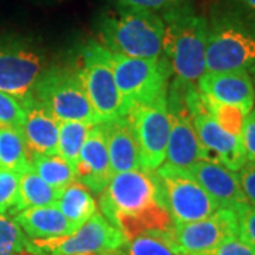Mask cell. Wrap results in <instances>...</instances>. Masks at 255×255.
<instances>
[{
	"instance_id": "1",
	"label": "cell",
	"mask_w": 255,
	"mask_h": 255,
	"mask_svg": "<svg viewBox=\"0 0 255 255\" xmlns=\"http://www.w3.org/2000/svg\"><path fill=\"white\" fill-rule=\"evenodd\" d=\"M100 209L128 241L145 234H167L174 224L164 206L157 176L145 169L112 174L100 194Z\"/></svg>"
},
{
	"instance_id": "2",
	"label": "cell",
	"mask_w": 255,
	"mask_h": 255,
	"mask_svg": "<svg viewBox=\"0 0 255 255\" xmlns=\"http://www.w3.org/2000/svg\"><path fill=\"white\" fill-rule=\"evenodd\" d=\"M206 71L255 75V11L238 0H217L211 6Z\"/></svg>"
},
{
	"instance_id": "3",
	"label": "cell",
	"mask_w": 255,
	"mask_h": 255,
	"mask_svg": "<svg viewBox=\"0 0 255 255\" xmlns=\"http://www.w3.org/2000/svg\"><path fill=\"white\" fill-rule=\"evenodd\" d=\"M98 43L114 54L133 58L163 55L164 21L159 13L115 6L95 23Z\"/></svg>"
},
{
	"instance_id": "4",
	"label": "cell",
	"mask_w": 255,
	"mask_h": 255,
	"mask_svg": "<svg viewBox=\"0 0 255 255\" xmlns=\"http://www.w3.org/2000/svg\"><path fill=\"white\" fill-rule=\"evenodd\" d=\"M164 21L163 55L176 78L196 84L206 73L207 18L184 3L160 13Z\"/></svg>"
},
{
	"instance_id": "5",
	"label": "cell",
	"mask_w": 255,
	"mask_h": 255,
	"mask_svg": "<svg viewBox=\"0 0 255 255\" xmlns=\"http://www.w3.org/2000/svg\"><path fill=\"white\" fill-rule=\"evenodd\" d=\"M31 98L43 105L58 122L101 124L75 67H47L33 87Z\"/></svg>"
},
{
	"instance_id": "6",
	"label": "cell",
	"mask_w": 255,
	"mask_h": 255,
	"mask_svg": "<svg viewBox=\"0 0 255 255\" xmlns=\"http://www.w3.org/2000/svg\"><path fill=\"white\" fill-rule=\"evenodd\" d=\"M111 63L121 97V117L167 92V82L173 73L164 55L133 58L111 53Z\"/></svg>"
},
{
	"instance_id": "7",
	"label": "cell",
	"mask_w": 255,
	"mask_h": 255,
	"mask_svg": "<svg viewBox=\"0 0 255 255\" xmlns=\"http://www.w3.org/2000/svg\"><path fill=\"white\" fill-rule=\"evenodd\" d=\"M47 67L46 51L33 38L0 34V91L23 104L31 97L34 84Z\"/></svg>"
},
{
	"instance_id": "8",
	"label": "cell",
	"mask_w": 255,
	"mask_h": 255,
	"mask_svg": "<svg viewBox=\"0 0 255 255\" xmlns=\"http://www.w3.org/2000/svg\"><path fill=\"white\" fill-rule=\"evenodd\" d=\"M75 70L101 124L119 118L121 97L114 77L110 51L95 40L88 41L80 51Z\"/></svg>"
},
{
	"instance_id": "9",
	"label": "cell",
	"mask_w": 255,
	"mask_h": 255,
	"mask_svg": "<svg viewBox=\"0 0 255 255\" xmlns=\"http://www.w3.org/2000/svg\"><path fill=\"white\" fill-rule=\"evenodd\" d=\"M166 209L173 223H193L211 217L220 206L189 170L162 164L155 170Z\"/></svg>"
},
{
	"instance_id": "10",
	"label": "cell",
	"mask_w": 255,
	"mask_h": 255,
	"mask_svg": "<svg viewBox=\"0 0 255 255\" xmlns=\"http://www.w3.org/2000/svg\"><path fill=\"white\" fill-rule=\"evenodd\" d=\"M122 231L112 226L100 211L73 234L47 240H28L27 251L36 255H74L80 253H105L127 247Z\"/></svg>"
},
{
	"instance_id": "11",
	"label": "cell",
	"mask_w": 255,
	"mask_h": 255,
	"mask_svg": "<svg viewBox=\"0 0 255 255\" xmlns=\"http://www.w3.org/2000/svg\"><path fill=\"white\" fill-rule=\"evenodd\" d=\"M186 104L193 117V124L203 149L204 160L223 164L231 172L237 173L247 163L241 137L226 132L211 118L204 108L200 91L194 84H187L186 87Z\"/></svg>"
},
{
	"instance_id": "12",
	"label": "cell",
	"mask_w": 255,
	"mask_h": 255,
	"mask_svg": "<svg viewBox=\"0 0 255 255\" xmlns=\"http://www.w3.org/2000/svg\"><path fill=\"white\" fill-rule=\"evenodd\" d=\"M189 82L174 78L167 90V108L170 130L164 164L182 170H190L193 164L204 160L199 137L194 129L191 112L186 104V87Z\"/></svg>"
},
{
	"instance_id": "13",
	"label": "cell",
	"mask_w": 255,
	"mask_h": 255,
	"mask_svg": "<svg viewBox=\"0 0 255 255\" xmlns=\"http://www.w3.org/2000/svg\"><path fill=\"white\" fill-rule=\"evenodd\" d=\"M128 117L136 133L140 167L155 172L166 160L170 119L167 108V92L155 101L136 107Z\"/></svg>"
},
{
	"instance_id": "14",
	"label": "cell",
	"mask_w": 255,
	"mask_h": 255,
	"mask_svg": "<svg viewBox=\"0 0 255 255\" xmlns=\"http://www.w3.org/2000/svg\"><path fill=\"white\" fill-rule=\"evenodd\" d=\"M177 255H207L230 236H238L237 214L217 210L211 217L193 223H174L170 233L162 234Z\"/></svg>"
},
{
	"instance_id": "15",
	"label": "cell",
	"mask_w": 255,
	"mask_h": 255,
	"mask_svg": "<svg viewBox=\"0 0 255 255\" xmlns=\"http://www.w3.org/2000/svg\"><path fill=\"white\" fill-rule=\"evenodd\" d=\"M74 169L77 182L84 184L90 191L101 194L107 189L112 177V170L104 124H97L90 128Z\"/></svg>"
},
{
	"instance_id": "16",
	"label": "cell",
	"mask_w": 255,
	"mask_h": 255,
	"mask_svg": "<svg viewBox=\"0 0 255 255\" xmlns=\"http://www.w3.org/2000/svg\"><path fill=\"white\" fill-rule=\"evenodd\" d=\"M197 90L210 100L240 107L247 114L255 105L254 82L244 71H206L197 81Z\"/></svg>"
},
{
	"instance_id": "17",
	"label": "cell",
	"mask_w": 255,
	"mask_h": 255,
	"mask_svg": "<svg viewBox=\"0 0 255 255\" xmlns=\"http://www.w3.org/2000/svg\"><path fill=\"white\" fill-rule=\"evenodd\" d=\"M189 172L216 200L220 209H228L238 213L248 204L241 190L237 173L231 172L223 164L210 160H199L193 164Z\"/></svg>"
},
{
	"instance_id": "18",
	"label": "cell",
	"mask_w": 255,
	"mask_h": 255,
	"mask_svg": "<svg viewBox=\"0 0 255 255\" xmlns=\"http://www.w3.org/2000/svg\"><path fill=\"white\" fill-rule=\"evenodd\" d=\"M21 105L26 114L21 133L24 136L30 156L57 155L60 122L31 97Z\"/></svg>"
},
{
	"instance_id": "19",
	"label": "cell",
	"mask_w": 255,
	"mask_h": 255,
	"mask_svg": "<svg viewBox=\"0 0 255 255\" xmlns=\"http://www.w3.org/2000/svg\"><path fill=\"white\" fill-rule=\"evenodd\" d=\"M112 174L142 169L136 133L130 118L119 117L104 124Z\"/></svg>"
},
{
	"instance_id": "20",
	"label": "cell",
	"mask_w": 255,
	"mask_h": 255,
	"mask_svg": "<svg viewBox=\"0 0 255 255\" xmlns=\"http://www.w3.org/2000/svg\"><path fill=\"white\" fill-rule=\"evenodd\" d=\"M28 240H47L73 234L74 228L57 206L31 207L13 216Z\"/></svg>"
},
{
	"instance_id": "21",
	"label": "cell",
	"mask_w": 255,
	"mask_h": 255,
	"mask_svg": "<svg viewBox=\"0 0 255 255\" xmlns=\"http://www.w3.org/2000/svg\"><path fill=\"white\" fill-rule=\"evenodd\" d=\"M55 206L68 220L74 231H77L84 223H87L94 214L98 213V204L94 200L91 191L77 180L70 183L60 191Z\"/></svg>"
},
{
	"instance_id": "22",
	"label": "cell",
	"mask_w": 255,
	"mask_h": 255,
	"mask_svg": "<svg viewBox=\"0 0 255 255\" xmlns=\"http://www.w3.org/2000/svg\"><path fill=\"white\" fill-rule=\"evenodd\" d=\"M0 169L17 174L31 170L30 152L20 130L0 128Z\"/></svg>"
},
{
	"instance_id": "23",
	"label": "cell",
	"mask_w": 255,
	"mask_h": 255,
	"mask_svg": "<svg viewBox=\"0 0 255 255\" xmlns=\"http://www.w3.org/2000/svg\"><path fill=\"white\" fill-rule=\"evenodd\" d=\"M61 191V190H60ZM60 191L47 184L31 169L20 174L18 179V211L31 207H50L55 206Z\"/></svg>"
},
{
	"instance_id": "24",
	"label": "cell",
	"mask_w": 255,
	"mask_h": 255,
	"mask_svg": "<svg viewBox=\"0 0 255 255\" xmlns=\"http://www.w3.org/2000/svg\"><path fill=\"white\" fill-rule=\"evenodd\" d=\"M31 169L47 184L55 190H63L65 186L77 180L75 169L58 155H31Z\"/></svg>"
},
{
	"instance_id": "25",
	"label": "cell",
	"mask_w": 255,
	"mask_h": 255,
	"mask_svg": "<svg viewBox=\"0 0 255 255\" xmlns=\"http://www.w3.org/2000/svg\"><path fill=\"white\" fill-rule=\"evenodd\" d=\"M91 124L80 122V121H65L60 122L58 128V155L63 157L65 162L75 167L78 162L81 147L90 132Z\"/></svg>"
},
{
	"instance_id": "26",
	"label": "cell",
	"mask_w": 255,
	"mask_h": 255,
	"mask_svg": "<svg viewBox=\"0 0 255 255\" xmlns=\"http://www.w3.org/2000/svg\"><path fill=\"white\" fill-rule=\"evenodd\" d=\"M201 98H203L204 108L207 110L211 118L214 119L220 127L228 133L241 137L244 121L247 117L246 111L240 107H236V105H228V104H221L217 101L210 100L203 94H201Z\"/></svg>"
},
{
	"instance_id": "27",
	"label": "cell",
	"mask_w": 255,
	"mask_h": 255,
	"mask_svg": "<svg viewBox=\"0 0 255 255\" xmlns=\"http://www.w3.org/2000/svg\"><path fill=\"white\" fill-rule=\"evenodd\" d=\"M28 238L14 219L0 214V255H17L27 250Z\"/></svg>"
},
{
	"instance_id": "28",
	"label": "cell",
	"mask_w": 255,
	"mask_h": 255,
	"mask_svg": "<svg viewBox=\"0 0 255 255\" xmlns=\"http://www.w3.org/2000/svg\"><path fill=\"white\" fill-rule=\"evenodd\" d=\"M127 255H177L162 234H145L127 243Z\"/></svg>"
},
{
	"instance_id": "29",
	"label": "cell",
	"mask_w": 255,
	"mask_h": 255,
	"mask_svg": "<svg viewBox=\"0 0 255 255\" xmlns=\"http://www.w3.org/2000/svg\"><path fill=\"white\" fill-rule=\"evenodd\" d=\"M18 179L20 174L0 169V214L18 213Z\"/></svg>"
},
{
	"instance_id": "30",
	"label": "cell",
	"mask_w": 255,
	"mask_h": 255,
	"mask_svg": "<svg viewBox=\"0 0 255 255\" xmlns=\"http://www.w3.org/2000/svg\"><path fill=\"white\" fill-rule=\"evenodd\" d=\"M24 117L26 114L23 105L11 95L0 91V128H9L21 132Z\"/></svg>"
},
{
	"instance_id": "31",
	"label": "cell",
	"mask_w": 255,
	"mask_h": 255,
	"mask_svg": "<svg viewBox=\"0 0 255 255\" xmlns=\"http://www.w3.org/2000/svg\"><path fill=\"white\" fill-rule=\"evenodd\" d=\"M111 1L115 6L147 10V11H153V13H159V14L166 10L189 3V0H111Z\"/></svg>"
},
{
	"instance_id": "32",
	"label": "cell",
	"mask_w": 255,
	"mask_h": 255,
	"mask_svg": "<svg viewBox=\"0 0 255 255\" xmlns=\"http://www.w3.org/2000/svg\"><path fill=\"white\" fill-rule=\"evenodd\" d=\"M237 214L238 237L255 250V207L247 204Z\"/></svg>"
},
{
	"instance_id": "33",
	"label": "cell",
	"mask_w": 255,
	"mask_h": 255,
	"mask_svg": "<svg viewBox=\"0 0 255 255\" xmlns=\"http://www.w3.org/2000/svg\"><path fill=\"white\" fill-rule=\"evenodd\" d=\"M241 142L248 163H255V108L247 114L241 132Z\"/></svg>"
},
{
	"instance_id": "34",
	"label": "cell",
	"mask_w": 255,
	"mask_h": 255,
	"mask_svg": "<svg viewBox=\"0 0 255 255\" xmlns=\"http://www.w3.org/2000/svg\"><path fill=\"white\" fill-rule=\"evenodd\" d=\"M207 255H255V250L247 246L238 236H230Z\"/></svg>"
},
{
	"instance_id": "35",
	"label": "cell",
	"mask_w": 255,
	"mask_h": 255,
	"mask_svg": "<svg viewBox=\"0 0 255 255\" xmlns=\"http://www.w3.org/2000/svg\"><path fill=\"white\" fill-rule=\"evenodd\" d=\"M237 177L247 203L255 207V163L247 162L237 172Z\"/></svg>"
},
{
	"instance_id": "36",
	"label": "cell",
	"mask_w": 255,
	"mask_h": 255,
	"mask_svg": "<svg viewBox=\"0 0 255 255\" xmlns=\"http://www.w3.org/2000/svg\"><path fill=\"white\" fill-rule=\"evenodd\" d=\"M240 3H243L244 6L247 7H250L251 10H254L255 11V0H238Z\"/></svg>"
},
{
	"instance_id": "37",
	"label": "cell",
	"mask_w": 255,
	"mask_h": 255,
	"mask_svg": "<svg viewBox=\"0 0 255 255\" xmlns=\"http://www.w3.org/2000/svg\"><path fill=\"white\" fill-rule=\"evenodd\" d=\"M98 255H127L122 250H115V251H105V253H100Z\"/></svg>"
},
{
	"instance_id": "38",
	"label": "cell",
	"mask_w": 255,
	"mask_h": 255,
	"mask_svg": "<svg viewBox=\"0 0 255 255\" xmlns=\"http://www.w3.org/2000/svg\"><path fill=\"white\" fill-rule=\"evenodd\" d=\"M37 1H41V3H60L64 0H37Z\"/></svg>"
},
{
	"instance_id": "39",
	"label": "cell",
	"mask_w": 255,
	"mask_h": 255,
	"mask_svg": "<svg viewBox=\"0 0 255 255\" xmlns=\"http://www.w3.org/2000/svg\"><path fill=\"white\" fill-rule=\"evenodd\" d=\"M17 255H36V254H33V253H30V251H27V250H24V251L18 253Z\"/></svg>"
},
{
	"instance_id": "40",
	"label": "cell",
	"mask_w": 255,
	"mask_h": 255,
	"mask_svg": "<svg viewBox=\"0 0 255 255\" xmlns=\"http://www.w3.org/2000/svg\"><path fill=\"white\" fill-rule=\"evenodd\" d=\"M74 255H98L97 253H80V254H74Z\"/></svg>"
},
{
	"instance_id": "41",
	"label": "cell",
	"mask_w": 255,
	"mask_h": 255,
	"mask_svg": "<svg viewBox=\"0 0 255 255\" xmlns=\"http://www.w3.org/2000/svg\"><path fill=\"white\" fill-rule=\"evenodd\" d=\"M254 88H255V84H254Z\"/></svg>"
}]
</instances>
